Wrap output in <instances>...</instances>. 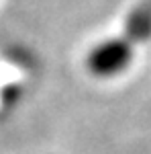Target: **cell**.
I'll use <instances>...</instances> for the list:
<instances>
[{
    "label": "cell",
    "instance_id": "cell-1",
    "mask_svg": "<svg viewBox=\"0 0 151 154\" xmlns=\"http://www.w3.org/2000/svg\"><path fill=\"white\" fill-rule=\"evenodd\" d=\"M133 60L131 43L125 39H108L90 51L88 56V70L100 78H112L127 70Z\"/></svg>",
    "mask_w": 151,
    "mask_h": 154
}]
</instances>
